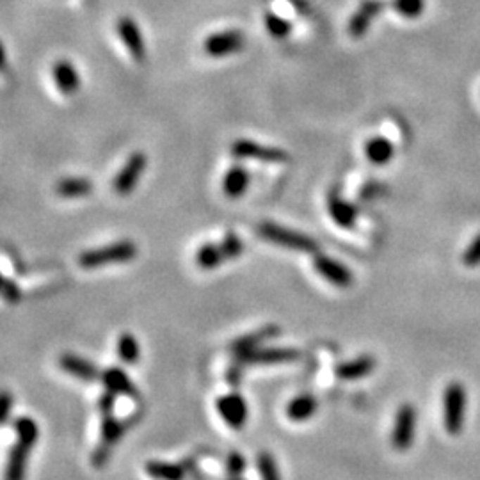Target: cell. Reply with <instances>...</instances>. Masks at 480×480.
I'll list each match as a JSON object with an SVG mask.
<instances>
[{
	"label": "cell",
	"instance_id": "3",
	"mask_svg": "<svg viewBox=\"0 0 480 480\" xmlns=\"http://www.w3.org/2000/svg\"><path fill=\"white\" fill-rule=\"evenodd\" d=\"M135 256H137V246H135V242H132V240H118V242L103 246V248L84 251L79 256V265L82 269L93 270L100 269V267L113 265V263L130 262Z\"/></svg>",
	"mask_w": 480,
	"mask_h": 480
},
{
	"label": "cell",
	"instance_id": "6",
	"mask_svg": "<svg viewBox=\"0 0 480 480\" xmlns=\"http://www.w3.org/2000/svg\"><path fill=\"white\" fill-rule=\"evenodd\" d=\"M418 413L413 404H402L395 415L391 445L397 452H408L415 441V432L418 425Z\"/></svg>",
	"mask_w": 480,
	"mask_h": 480
},
{
	"label": "cell",
	"instance_id": "30",
	"mask_svg": "<svg viewBox=\"0 0 480 480\" xmlns=\"http://www.w3.org/2000/svg\"><path fill=\"white\" fill-rule=\"evenodd\" d=\"M391 8L404 18H418L425 9V0H391Z\"/></svg>",
	"mask_w": 480,
	"mask_h": 480
},
{
	"label": "cell",
	"instance_id": "15",
	"mask_svg": "<svg viewBox=\"0 0 480 480\" xmlns=\"http://www.w3.org/2000/svg\"><path fill=\"white\" fill-rule=\"evenodd\" d=\"M278 334H279L278 326H274V324H267V326L260 327V329L253 331V333L236 338L232 346H229V349H232V353L235 354L236 358H240V356H244V354L251 353V350L258 349V347H263V343H267L269 340L276 338Z\"/></svg>",
	"mask_w": 480,
	"mask_h": 480
},
{
	"label": "cell",
	"instance_id": "29",
	"mask_svg": "<svg viewBox=\"0 0 480 480\" xmlns=\"http://www.w3.org/2000/svg\"><path fill=\"white\" fill-rule=\"evenodd\" d=\"M265 29L269 30V34L272 36V38L285 39L290 34V30H292V25H290L289 20L282 18V16H278L276 13H267Z\"/></svg>",
	"mask_w": 480,
	"mask_h": 480
},
{
	"label": "cell",
	"instance_id": "18",
	"mask_svg": "<svg viewBox=\"0 0 480 480\" xmlns=\"http://www.w3.org/2000/svg\"><path fill=\"white\" fill-rule=\"evenodd\" d=\"M375 370V358L363 354L360 358H354V360L346 361V363H340L334 368V374H336L338 379L341 381H358L367 377L368 374Z\"/></svg>",
	"mask_w": 480,
	"mask_h": 480
},
{
	"label": "cell",
	"instance_id": "11",
	"mask_svg": "<svg viewBox=\"0 0 480 480\" xmlns=\"http://www.w3.org/2000/svg\"><path fill=\"white\" fill-rule=\"evenodd\" d=\"M232 153L239 158H256L263 162H285L289 160V153L282 148L263 146L249 139H239L233 143Z\"/></svg>",
	"mask_w": 480,
	"mask_h": 480
},
{
	"label": "cell",
	"instance_id": "14",
	"mask_svg": "<svg viewBox=\"0 0 480 480\" xmlns=\"http://www.w3.org/2000/svg\"><path fill=\"white\" fill-rule=\"evenodd\" d=\"M101 384L106 386L107 391L114 395H123L128 398H139V390L134 384V381H130L127 372L120 367H110L106 368L100 375Z\"/></svg>",
	"mask_w": 480,
	"mask_h": 480
},
{
	"label": "cell",
	"instance_id": "5",
	"mask_svg": "<svg viewBox=\"0 0 480 480\" xmlns=\"http://www.w3.org/2000/svg\"><path fill=\"white\" fill-rule=\"evenodd\" d=\"M258 235L267 242H272L282 248L292 249V251L299 253H317L319 251V244L315 240L310 239L308 235L293 229L285 228V226L274 225V222H262L258 226Z\"/></svg>",
	"mask_w": 480,
	"mask_h": 480
},
{
	"label": "cell",
	"instance_id": "26",
	"mask_svg": "<svg viewBox=\"0 0 480 480\" xmlns=\"http://www.w3.org/2000/svg\"><path fill=\"white\" fill-rule=\"evenodd\" d=\"M118 356L128 367H134V365L139 363L141 360V346L137 338L132 333H121L118 338Z\"/></svg>",
	"mask_w": 480,
	"mask_h": 480
},
{
	"label": "cell",
	"instance_id": "9",
	"mask_svg": "<svg viewBox=\"0 0 480 480\" xmlns=\"http://www.w3.org/2000/svg\"><path fill=\"white\" fill-rule=\"evenodd\" d=\"M146 164H148V158L144 153L137 151V153L132 155V157L127 160V164L123 165V169L118 173V177L114 178V184H113L114 191H116L120 196L130 194V192L135 189V185H137V182H139L143 171L146 169Z\"/></svg>",
	"mask_w": 480,
	"mask_h": 480
},
{
	"label": "cell",
	"instance_id": "7",
	"mask_svg": "<svg viewBox=\"0 0 480 480\" xmlns=\"http://www.w3.org/2000/svg\"><path fill=\"white\" fill-rule=\"evenodd\" d=\"M215 408H217V413L221 415V418L225 420V424L228 427L235 429V431H240L248 424V417H249V408L246 398L242 397L240 393H228L222 395V397L217 398L215 402Z\"/></svg>",
	"mask_w": 480,
	"mask_h": 480
},
{
	"label": "cell",
	"instance_id": "19",
	"mask_svg": "<svg viewBox=\"0 0 480 480\" xmlns=\"http://www.w3.org/2000/svg\"><path fill=\"white\" fill-rule=\"evenodd\" d=\"M319 411V400L313 395H297L286 405V417L293 424H304Z\"/></svg>",
	"mask_w": 480,
	"mask_h": 480
},
{
	"label": "cell",
	"instance_id": "20",
	"mask_svg": "<svg viewBox=\"0 0 480 480\" xmlns=\"http://www.w3.org/2000/svg\"><path fill=\"white\" fill-rule=\"evenodd\" d=\"M53 80L63 94H75L80 87V77L77 68L70 61H57L53 66Z\"/></svg>",
	"mask_w": 480,
	"mask_h": 480
},
{
	"label": "cell",
	"instance_id": "32",
	"mask_svg": "<svg viewBox=\"0 0 480 480\" xmlns=\"http://www.w3.org/2000/svg\"><path fill=\"white\" fill-rule=\"evenodd\" d=\"M221 249L222 253H225L226 260H235L242 255V251H244V244H242V240H240L235 233L229 232L226 233L225 239H222Z\"/></svg>",
	"mask_w": 480,
	"mask_h": 480
},
{
	"label": "cell",
	"instance_id": "37",
	"mask_svg": "<svg viewBox=\"0 0 480 480\" xmlns=\"http://www.w3.org/2000/svg\"><path fill=\"white\" fill-rule=\"evenodd\" d=\"M6 68H8V57H6L4 45L0 43V73L6 72Z\"/></svg>",
	"mask_w": 480,
	"mask_h": 480
},
{
	"label": "cell",
	"instance_id": "17",
	"mask_svg": "<svg viewBox=\"0 0 480 480\" xmlns=\"http://www.w3.org/2000/svg\"><path fill=\"white\" fill-rule=\"evenodd\" d=\"M384 9L383 0H367L360 9L353 15L349 22V34L354 39L363 38L365 32L368 30L370 23L374 22L375 16H379V13Z\"/></svg>",
	"mask_w": 480,
	"mask_h": 480
},
{
	"label": "cell",
	"instance_id": "1",
	"mask_svg": "<svg viewBox=\"0 0 480 480\" xmlns=\"http://www.w3.org/2000/svg\"><path fill=\"white\" fill-rule=\"evenodd\" d=\"M15 443L8 455V465L4 469V480H25L29 455L39 439V427L30 417H18L13 422Z\"/></svg>",
	"mask_w": 480,
	"mask_h": 480
},
{
	"label": "cell",
	"instance_id": "25",
	"mask_svg": "<svg viewBox=\"0 0 480 480\" xmlns=\"http://www.w3.org/2000/svg\"><path fill=\"white\" fill-rule=\"evenodd\" d=\"M56 192L66 199L86 198L93 192V184L86 178H64L56 185Z\"/></svg>",
	"mask_w": 480,
	"mask_h": 480
},
{
	"label": "cell",
	"instance_id": "36",
	"mask_svg": "<svg viewBox=\"0 0 480 480\" xmlns=\"http://www.w3.org/2000/svg\"><path fill=\"white\" fill-rule=\"evenodd\" d=\"M114 405H116V395L110 393V391L101 393L100 398H98V411H100L101 417L114 415Z\"/></svg>",
	"mask_w": 480,
	"mask_h": 480
},
{
	"label": "cell",
	"instance_id": "12",
	"mask_svg": "<svg viewBox=\"0 0 480 480\" xmlns=\"http://www.w3.org/2000/svg\"><path fill=\"white\" fill-rule=\"evenodd\" d=\"M59 367L68 375H72L73 379L82 383H96L101 375L100 368L93 361L73 353H64L63 356H59Z\"/></svg>",
	"mask_w": 480,
	"mask_h": 480
},
{
	"label": "cell",
	"instance_id": "22",
	"mask_svg": "<svg viewBox=\"0 0 480 480\" xmlns=\"http://www.w3.org/2000/svg\"><path fill=\"white\" fill-rule=\"evenodd\" d=\"M248 185L249 173L244 168L236 165V168H232L228 173H226L225 182H222V191H225V194L228 196V198L236 199L240 198V196H244Z\"/></svg>",
	"mask_w": 480,
	"mask_h": 480
},
{
	"label": "cell",
	"instance_id": "34",
	"mask_svg": "<svg viewBox=\"0 0 480 480\" xmlns=\"http://www.w3.org/2000/svg\"><path fill=\"white\" fill-rule=\"evenodd\" d=\"M225 466H226V473H228L229 476H240L242 473H244L248 462H246L244 455L240 454V452H232V454H228V457H226Z\"/></svg>",
	"mask_w": 480,
	"mask_h": 480
},
{
	"label": "cell",
	"instance_id": "13",
	"mask_svg": "<svg viewBox=\"0 0 480 480\" xmlns=\"http://www.w3.org/2000/svg\"><path fill=\"white\" fill-rule=\"evenodd\" d=\"M244 34L240 30H225L208 36L205 42V50L212 57H226L232 53H239L244 49Z\"/></svg>",
	"mask_w": 480,
	"mask_h": 480
},
{
	"label": "cell",
	"instance_id": "33",
	"mask_svg": "<svg viewBox=\"0 0 480 480\" xmlns=\"http://www.w3.org/2000/svg\"><path fill=\"white\" fill-rule=\"evenodd\" d=\"M15 405V397L9 390H0V427L9 424Z\"/></svg>",
	"mask_w": 480,
	"mask_h": 480
},
{
	"label": "cell",
	"instance_id": "8",
	"mask_svg": "<svg viewBox=\"0 0 480 480\" xmlns=\"http://www.w3.org/2000/svg\"><path fill=\"white\" fill-rule=\"evenodd\" d=\"M299 358V350L292 347H258L251 353L240 356V365H283Z\"/></svg>",
	"mask_w": 480,
	"mask_h": 480
},
{
	"label": "cell",
	"instance_id": "2",
	"mask_svg": "<svg viewBox=\"0 0 480 480\" xmlns=\"http://www.w3.org/2000/svg\"><path fill=\"white\" fill-rule=\"evenodd\" d=\"M141 413H135L128 418H116L114 415L109 417H101V429H100V439L94 448L93 455H91V462L94 468H103L109 462L110 455H113L114 447L123 439L128 429L134 425L135 420H139Z\"/></svg>",
	"mask_w": 480,
	"mask_h": 480
},
{
	"label": "cell",
	"instance_id": "21",
	"mask_svg": "<svg viewBox=\"0 0 480 480\" xmlns=\"http://www.w3.org/2000/svg\"><path fill=\"white\" fill-rule=\"evenodd\" d=\"M327 210H329L331 219L338 226H341V228H353L356 225L358 210L349 201H346V199L340 198L338 194L329 196V199H327Z\"/></svg>",
	"mask_w": 480,
	"mask_h": 480
},
{
	"label": "cell",
	"instance_id": "10",
	"mask_svg": "<svg viewBox=\"0 0 480 480\" xmlns=\"http://www.w3.org/2000/svg\"><path fill=\"white\" fill-rule=\"evenodd\" d=\"M313 269L326 279L331 285L338 286V289H347V286L353 285L354 276L350 272V269L343 263H340L338 260L331 258V256L319 255L313 260Z\"/></svg>",
	"mask_w": 480,
	"mask_h": 480
},
{
	"label": "cell",
	"instance_id": "38",
	"mask_svg": "<svg viewBox=\"0 0 480 480\" xmlns=\"http://www.w3.org/2000/svg\"><path fill=\"white\" fill-rule=\"evenodd\" d=\"M226 480H246V479H240V476H229V479Z\"/></svg>",
	"mask_w": 480,
	"mask_h": 480
},
{
	"label": "cell",
	"instance_id": "23",
	"mask_svg": "<svg viewBox=\"0 0 480 480\" xmlns=\"http://www.w3.org/2000/svg\"><path fill=\"white\" fill-rule=\"evenodd\" d=\"M148 475L153 480H184L185 479V466L178 462H165V461H148L144 466Z\"/></svg>",
	"mask_w": 480,
	"mask_h": 480
},
{
	"label": "cell",
	"instance_id": "31",
	"mask_svg": "<svg viewBox=\"0 0 480 480\" xmlns=\"http://www.w3.org/2000/svg\"><path fill=\"white\" fill-rule=\"evenodd\" d=\"M22 289L16 285L13 279L6 278L4 274L0 272V297L9 304H16L22 301Z\"/></svg>",
	"mask_w": 480,
	"mask_h": 480
},
{
	"label": "cell",
	"instance_id": "16",
	"mask_svg": "<svg viewBox=\"0 0 480 480\" xmlns=\"http://www.w3.org/2000/svg\"><path fill=\"white\" fill-rule=\"evenodd\" d=\"M118 32H120L121 42L125 43L127 50L130 52V56L134 57L135 61L143 63L146 59V46H144L143 36H141V30L137 27V23L134 22L128 16H123V18L118 22Z\"/></svg>",
	"mask_w": 480,
	"mask_h": 480
},
{
	"label": "cell",
	"instance_id": "27",
	"mask_svg": "<svg viewBox=\"0 0 480 480\" xmlns=\"http://www.w3.org/2000/svg\"><path fill=\"white\" fill-rule=\"evenodd\" d=\"M225 253L221 244H203L196 253V265L203 270H214L225 262Z\"/></svg>",
	"mask_w": 480,
	"mask_h": 480
},
{
	"label": "cell",
	"instance_id": "24",
	"mask_svg": "<svg viewBox=\"0 0 480 480\" xmlns=\"http://www.w3.org/2000/svg\"><path fill=\"white\" fill-rule=\"evenodd\" d=\"M393 144L384 137H374L365 144V155L374 165H384L393 158Z\"/></svg>",
	"mask_w": 480,
	"mask_h": 480
},
{
	"label": "cell",
	"instance_id": "28",
	"mask_svg": "<svg viewBox=\"0 0 480 480\" xmlns=\"http://www.w3.org/2000/svg\"><path fill=\"white\" fill-rule=\"evenodd\" d=\"M256 468H258L262 480H282V473H279L278 462L269 452H262L256 457Z\"/></svg>",
	"mask_w": 480,
	"mask_h": 480
},
{
	"label": "cell",
	"instance_id": "4",
	"mask_svg": "<svg viewBox=\"0 0 480 480\" xmlns=\"http://www.w3.org/2000/svg\"><path fill=\"white\" fill-rule=\"evenodd\" d=\"M466 388L461 383H450L443 391V427L450 436H459L466 420Z\"/></svg>",
	"mask_w": 480,
	"mask_h": 480
},
{
	"label": "cell",
	"instance_id": "35",
	"mask_svg": "<svg viewBox=\"0 0 480 480\" xmlns=\"http://www.w3.org/2000/svg\"><path fill=\"white\" fill-rule=\"evenodd\" d=\"M462 262L466 267H479L480 265V233L468 244L466 251L462 253Z\"/></svg>",
	"mask_w": 480,
	"mask_h": 480
}]
</instances>
